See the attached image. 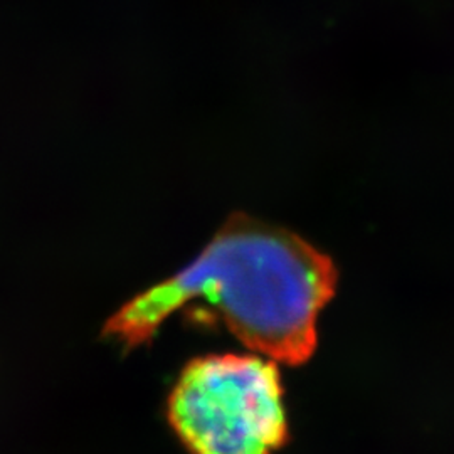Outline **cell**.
<instances>
[{
  "mask_svg": "<svg viewBox=\"0 0 454 454\" xmlns=\"http://www.w3.org/2000/svg\"><path fill=\"white\" fill-rule=\"evenodd\" d=\"M337 286V270L313 246L279 227L234 219L187 268L138 294L105 326L133 348L191 301H202L244 345L301 365L317 347V322Z\"/></svg>",
  "mask_w": 454,
  "mask_h": 454,
  "instance_id": "obj_1",
  "label": "cell"
},
{
  "mask_svg": "<svg viewBox=\"0 0 454 454\" xmlns=\"http://www.w3.org/2000/svg\"><path fill=\"white\" fill-rule=\"evenodd\" d=\"M168 418L194 454H275L288 439L281 375L271 358H195L172 390Z\"/></svg>",
  "mask_w": 454,
  "mask_h": 454,
  "instance_id": "obj_2",
  "label": "cell"
}]
</instances>
